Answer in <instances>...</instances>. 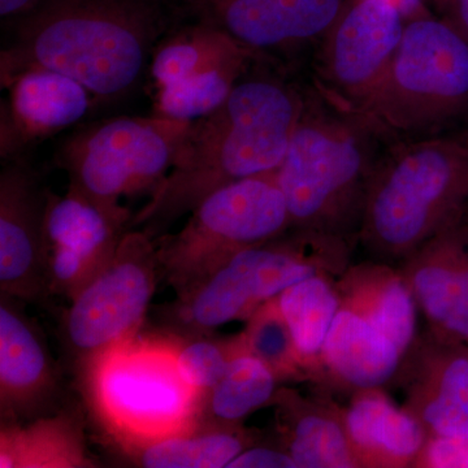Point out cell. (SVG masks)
<instances>
[{
    "label": "cell",
    "mask_w": 468,
    "mask_h": 468,
    "mask_svg": "<svg viewBox=\"0 0 468 468\" xmlns=\"http://www.w3.org/2000/svg\"><path fill=\"white\" fill-rule=\"evenodd\" d=\"M397 266L426 320L427 334L468 346V221L437 234Z\"/></svg>",
    "instance_id": "ac0fdd59"
},
{
    "label": "cell",
    "mask_w": 468,
    "mask_h": 468,
    "mask_svg": "<svg viewBox=\"0 0 468 468\" xmlns=\"http://www.w3.org/2000/svg\"><path fill=\"white\" fill-rule=\"evenodd\" d=\"M405 356L362 314L341 302L323 346V392L350 394L394 383Z\"/></svg>",
    "instance_id": "ffe728a7"
},
{
    "label": "cell",
    "mask_w": 468,
    "mask_h": 468,
    "mask_svg": "<svg viewBox=\"0 0 468 468\" xmlns=\"http://www.w3.org/2000/svg\"><path fill=\"white\" fill-rule=\"evenodd\" d=\"M84 417L63 406L52 414L0 424V468H91Z\"/></svg>",
    "instance_id": "cb8c5ba5"
},
{
    "label": "cell",
    "mask_w": 468,
    "mask_h": 468,
    "mask_svg": "<svg viewBox=\"0 0 468 468\" xmlns=\"http://www.w3.org/2000/svg\"><path fill=\"white\" fill-rule=\"evenodd\" d=\"M289 230L277 171L228 185L194 209L181 230L155 239L160 276L183 294L228 258Z\"/></svg>",
    "instance_id": "9c48e42d"
},
{
    "label": "cell",
    "mask_w": 468,
    "mask_h": 468,
    "mask_svg": "<svg viewBox=\"0 0 468 468\" xmlns=\"http://www.w3.org/2000/svg\"><path fill=\"white\" fill-rule=\"evenodd\" d=\"M160 279L155 239L129 230L112 260L60 316L58 338L73 371L141 334Z\"/></svg>",
    "instance_id": "30bf717a"
},
{
    "label": "cell",
    "mask_w": 468,
    "mask_h": 468,
    "mask_svg": "<svg viewBox=\"0 0 468 468\" xmlns=\"http://www.w3.org/2000/svg\"><path fill=\"white\" fill-rule=\"evenodd\" d=\"M406 18L387 0H349L311 58L309 79L335 101L362 110L392 63Z\"/></svg>",
    "instance_id": "4fadbf2b"
},
{
    "label": "cell",
    "mask_w": 468,
    "mask_h": 468,
    "mask_svg": "<svg viewBox=\"0 0 468 468\" xmlns=\"http://www.w3.org/2000/svg\"><path fill=\"white\" fill-rule=\"evenodd\" d=\"M241 344V332L232 337H217L214 334L177 337L178 371L202 401L223 377Z\"/></svg>",
    "instance_id": "f1b7e54d"
},
{
    "label": "cell",
    "mask_w": 468,
    "mask_h": 468,
    "mask_svg": "<svg viewBox=\"0 0 468 468\" xmlns=\"http://www.w3.org/2000/svg\"><path fill=\"white\" fill-rule=\"evenodd\" d=\"M341 302L377 326L403 356L417 341L418 304L397 264L375 260L351 263L337 279Z\"/></svg>",
    "instance_id": "603a6c76"
},
{
    "label": "cell",
    "mask_w": 468,
    "mask_h": 468,
    "mask_svg": "<svg viewBox=\"0 0 468 468\" xmlns=\"http://www.w3.org/2000/svg\"><path fill=\"white\" fill-rule=\"evenodd\" d=\"M227 468H297V464L279 443L275 446L255 443L239 452Z\"/></svg>",
    "instance_id": "4dcf8cb0"
},
{
    "label": "cell",
    "mask_w": 468,
    "mask_h": 468,
    "mask_svg": "<svg viewBox=\"0 0 468 468\" xmlns=\"http://www.w3.org/2000/svg\"><path fill=\"white\" fill-rule=\"evenodd\" d=\"M414 467H468V440L428 437Z\"/></svg>",
    "instance_id": "f546056e"
},
{
    "label": "cell",
    "mask_w": 468,
    "mask_h": 468,
    "mask_svg": "<svg viewBox=\"0 0 468 468\" xmlns=\"http://www.w3.org/2000/svg\"><path fill=\"white\" fill-rule=\"evenodd\" d=\"M276 300L291 329L307 380L323 389V346L341 304L337 279L326 273L307 277L280 292Z\"/></svg>",
    "instance_id": "d4e9b609"
},
{
    "label": "cell",
    "mask_w": 468,
    "mask_h": 468,
    "mask_svg": "<svg viewBox=\"0 0 468 468\" xmlns=\"http://www.w3.org/2000/svg\"><path fill=\"white\" fill-rule=\"evenodd\" d=\"M101 435L122 454L201 426L203 401L177 367V337L137 335L76 372Z\"/></svg>",
    "instance_id": "5b68a950"
},
{
    "label": "cell",
    "mask_w": 468,
    "mask_h": 468,
    "mask_svg": "<svg viewBox=\"0 0 468 468\" xmlns=\"http://www.w3.org/2000/svg\"><path fill=\"white\" fill-rule=\"evenodd\" d=\"M18 302L0 298V417L5 423H23L63 408L58 363Z\"/></svg>",
    "instance_id": "e0dca14e"
},
{
    "label": "cell",
    "mask_w": 468,
    "mask_h": 468,
    "mask_svg": "<svg viewBox=\"0 0 468 468\" xmlns=\"http://www.w3.org/2000/svg\"><path fill=\"white\" fill-rule=\"evenodd\" d=\"M432 5L468 43V0H432Z\"/></svg>",
    "instance_id": "1f68e13d"
},
{
    "label": "cell",
    "mask_w": 468,
    "mask_h": 468,
    "mask_svg": "<svg viewBox=\"0 0 468 468\" xmlns=\"http://www.w3.org/2000/svg\"><path fill=\"white\" fill-rule=\"evenodd\" d=\"M260 441L258 431L201 424L192 432L144 445L125 454L146 468H227L245 449Z\"/></svg>",
    "instance_id": "4316f807"
},
{
    "label": "cell",
    "mask_w": 468,
    "mask_h": 468,
    "mask_svg": "<svg viewBox=\"0 0 468 468\" xmlns=\"http://www.w3.org/2000/svg\"><path fill=\"white\" fill-rule=\"evenodd\" d=\"M50 190L27 158L5 160L0 172V292L27 303L51 300L45 228Z\"/></svg>",
    "instance_id": "5bb4252c"
},
{
    "label": "cell",
    "mask_w": 468,
    "mask_h": 468,
    "mask_svg": "<svg viewBox=\"0 0 468 468\" xmlns=\"http://www.w3.org/2000/svg\"><path fill=\"white\" fill-rule=\"evenodd\" d=\"M394 383L403 408L428 437L468 440V346L436 340L426 331L402 360Z\"/></svg>",
    "instance_id": "2e32d148"
},
{
    "label": "cell",
    "mask_w": 468,
    "mask_h": 468,
    "mask_svg": "<svg viewBox=\"0 0 468 468\" xmlns=\"http://www.w3.org/2000/svg\"><path fill=\"white\" fill-rule=\"evenodd\" d=\"M180 24L156 45L147 75L154 113L193 122L217 110L261 57L202 21Z\"/></svg>",
    "instance_id": "8fae6325"
},
{
    "label": "cell",
    "mask_w": 468,
    "mask_h": 468,
    "mask_svg": "<svg viewBox=\"0 0 468 468\" xmlns=\"http://www.w3.org/2000/svg\"><path fill=\"white\" fill-rule=\"evenodd\" d=\"M192 122L119 116L76 129L57 153L68 189L113 212L129 211L125 197L153 192L171 171Z\"/></svg>",
    "instance_id": "ba28073f"
},
{
    "label": "cell",
    "mask_w": 468,
    "mask_h": 468,
    "mask_svg": "<svg viewBox=\"0 0 468 468\" xmlns=\"http://www.w3.org/2000/svg\"><path fill=\"white\" fill-rule=\"evenodd\" d=\"M282 384L266 363L252 356L242 337L223 377L203 401L201 424L243 426L252 412L272 406Z\"/></svg>",
    "instance_id": "484cf974"
},
{
    "label": "cell",
    "mask_w": 468,
    "mask_h": 468,
    "mask_svg": "<svg viewBox=\"0 0 468 468\" xmlns=\"http://www.w3.org/2000/svg\"><path fill=\"white\" fill-rule=\"evenodd\" d=\"M464 221H468V208H467V212H466V218H464Z\"/></svg>",
    "instance_id": "836d02e7"
},
{
    "label": "cell",
    "mask_w": 468,
    "mask_h": 468,
    "mask_svg": "<svg viewBox=\"0 0 468 468\" xmlns=\"http://www.w3.org/2000/svg\"><path fill=\"white\" fill-rule=\"evenodd\" d=\"M131 211L113 212L68 189L51 192L45 228L46 270L51 297L70 301L100 275L131 230Z\"/></svg>",
    "instance_id": "9a60e30c"
},
{
    "label": "cell",
    "mask_w": 468,
    "mask_h": 468,
    "mask_svg": "<svg viewBox=\"0 0 468 468\" xmlns=\"http://www.w3.org/2000/svg\"><path fill=\"white\" fill-rule=\"evenodd\" d=\"M185 14L258 57L303 73L349 0H181Z\"/></svg>",
    "instance_id": "7c38bea8"
},
{
    "label": "cell",
    "mask_w": 468,
    "mask_h": 468,
    "mask_svg": "<svg viewBox=\"0 0 468 468\" xmlns=\"http://www.w3.org/2000/svg\"><path fill=\"white\" fill-rule=\"evenodd\" d=\"M241 334L248 350L266 363L282 384L309 381L276 298L261 304L246 320Z\"/></svg>",
    "instance_id": "83f0119b"
},
{
    "label": "cell",
    "mask_w": 468,
    "mask_h": 468,
    "mask_svg": "<svg viewBox=\"0 0 468 468\" xmlns=\"http://www.w3.org/2000/svg\"><path fill=\"white\" fill-rule=\"evenodd\" d=\"M5 90L0 115L3 162L27 158L41 141L79 124L97 101L76 80L41 68L15 77Z\"/></svg>",
    "instance_id": "d6986e66"
},
{
    "label": "cell",
    "mask_w": 468,
    "mask_h": 468,
    "mask_svg": "<svg viewBox=\"0 0 468 468\" xmlns=\"http://www.w3.org/2000/svg\"><path fill=\"white\" fill-rule=\"evenodd\" d=\"M356 243L331 234L289 230L237 252L171 303L160 307L165 334L177 337L215 334L248 320L261 304L307 277L338 279L351 264Z\"/></svg>",
    "instance_id": "8992f818"
},
{
    "label": "cell",
    "mask_w": 468,
    "mask_h": 468,
    "mask_svg": "<svg viewBox=\"0 0 468 468\" xmlns=\"http://www.w3.org/2000/svg\"><path fill=\"white\" fill-rule=\"evenodd\" d=\"M41 0H0L2 23L15 20L32 11Z\"/></svg>",
    "instance_id": "d6a6232c"
},
{
    "label": "cell",
    "mask_w": 468,
    "mask_h": 468,
    "mask_svg": "<svg viewBox=\"0 0 468 468\" xmlns=\"http://www.w3.org/2000/svg\"><path fill=\"white\" fill-rule=\"evenodd\" d=\"M394 143L374 117L335 101L309 79L300 122L277 169L291 229L359 246L369 187Z\"/></svg>",
    "instance_id": "3957f363"
},
{
    "label": "cell",
    "mask_w": 468,
    "mask_h": 468,
    "mask_svg": "<svg viewBox=\"0 0 468 468\" xmlns=\"http://www.w3.org/2000/svg\"><path fill=\"white\" fill-rule=\"evenodd\" d=\"M467 208L468 131L396 141L369 187L359 246L369 260L399 264Z\"/></svg>",
    "instance_id": "277c9868"
},
{
    "label": "cell",
    "mask_w": 468,
    "mask_h": 468,
    "mask_svg": "<svg viewBox=\"0 0 468 468\" xmlns=\"http://www.w3.org/2000/svg\"><path fill=\"white\" fill-rule=\"evenodd\" d=\"M279 445L297 468H359L351 449L344 408L328 396L306 397L280 388L272 403Z\"/></svg>",
    "instance_id": "44dd1931"
},
{
    "label": "cell",
    "mask_w": 468,
    "mask_h": 468,
    "mask_svg": "<svg viewBox=\"0 0 468 468\" xmlns=\"http://www.w3.org/2000/svg\"><path fill=\"white\" fill-rule=\"evenodd\" d=\"M430 2H431V5H432V0H430Z\"/></svg>",
    "instance_id": "e575fe53"
},
{
    "label": "cell",
    "mask_w": 468,
    "mask_h": 468,
    "mask_svg": "<svg viewBox=\"0 0 468 468\" xmlns=\"http://www.w3.org/2000/svg\"><path fill=\"white\" fill-rule=\"evenodd\" d=\"M344 418L359 468L414 467L428 440L417 418L399 408L384 388L351 394Z\"/></svg>",
    "instance_id": "7402d4cb"
},
{
    "label": "cell",
    "mask_w": 468,
    "mask_h": 468,
    "mask_svg": "<svg viewBox=\"0 0 468 468\" xmlns=\"http://www.w3.org/2000/svg\"><path fill=\"white\" fill-rule=\"evenodd\" d=\"M309 76L255 60L226 101L190 124L171 171L131 221L153 239L228 185L275 172L306 101Z\"/></svg>",
    "instance_id": "6da1fadb"
},
{
    "label": "cell",
    "mask_w": 468,
    "mask_h": 468,
    "mask_svg": "<svg viewBox=\"0 0 468 468\" xmlns=\"http://www.w3.org/2000/svg\"><path fill=\"white\" fill-rule=\"evenodd\" d=\"M181 14L172 0H41L3 23L2 89L41 68L76 80L97 101L120 100L140 84Z\"/></svg>",
    "instance_id": "7a4b0ae2"
},
{
    "label": "cell",
    "mask_w": 468,
    "mask_h": 468,
    "mask_svg": "<svg viewBox=\"0 0 468 468\" xmlns=\"http://www.w3.org/2000/svg\"><path fill=\"white\" fill-rule=\"evenodd\" d=\"M396 141L468 131V43L439 15L406 21L401 42L362 110Z\"/></svg>",
    "instance_id": "52a82bcc"
}]
</instances>
